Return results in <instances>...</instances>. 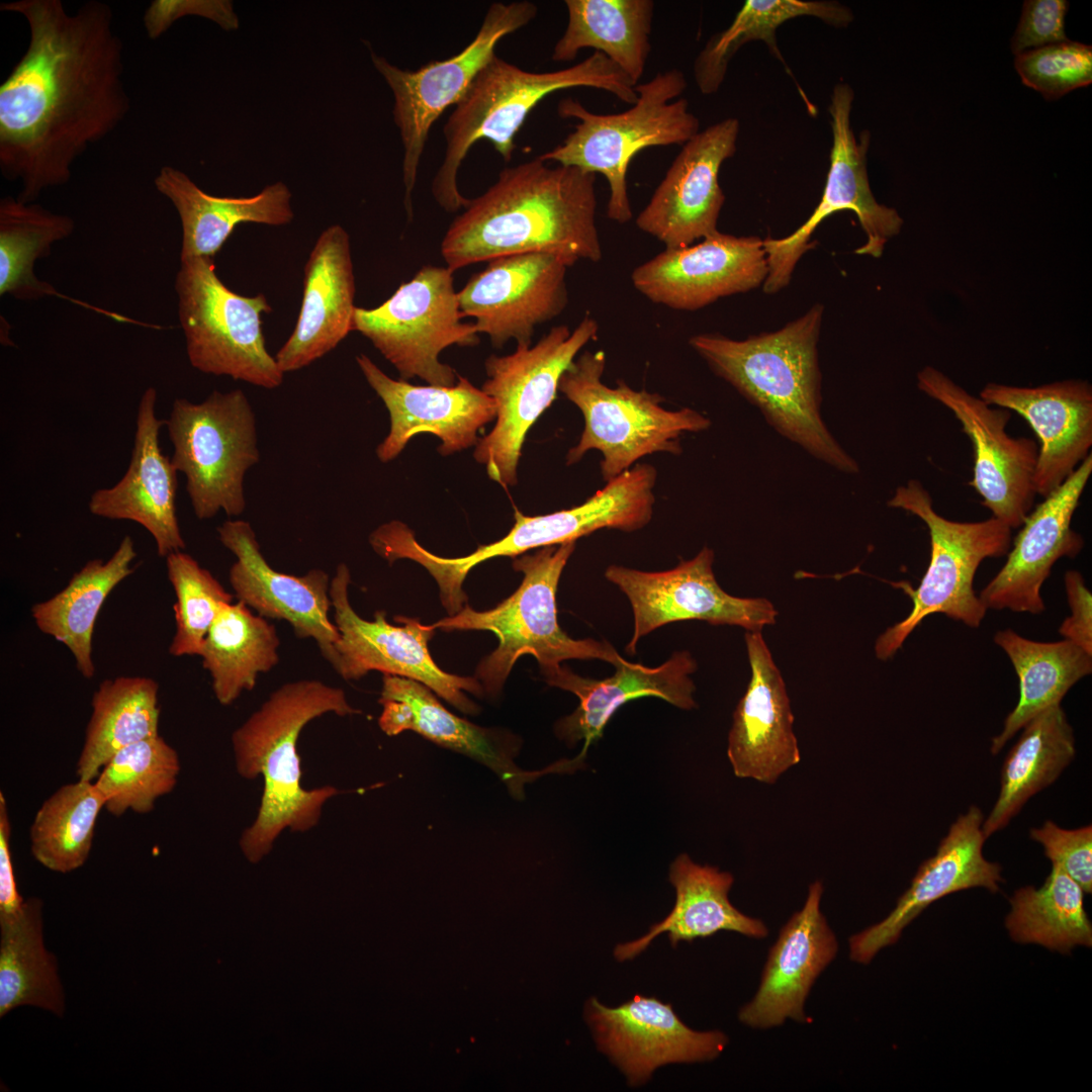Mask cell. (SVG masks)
<instances>
[{
    "mask_svg": "<svg viewBox=\"0 0 1092 1092\" xmlns=\"http://www.w3.org/2000/svg\"><path fill=\"white\" fill-rule=\"evenodd\" d=\"M135 557L132 538L124 536L109 559L89 560L64 588L31 608L38 630L70 650L85 678L96 671L92 640L98 614L112 589L134 571Z\"/></svg>",
    "mask_w": 1092,
    "mask_h": 1092,
    "instance_id": "obj_37",
    "label": "cell"
},
{
    "mask_svg": "<svg viewBox=\"0 0 1092 1092\" xmlns=\"http://www.w3.org/2000/svg\"><path fill=\"white\" fill-rule=\"evenodd\" d=\"M165 426L196 518L242 515L245 476L260 460L256 415L245 392L213 390L201 402L176 398Z\"/></svg>",
    "mask_w": 1092,
    "mask_h": 1092,
    "instance_id": "obj_10",
    "label": "cell"
},
{
    "mask_svg": "<svg viewBox=\"0 0 1092 1092\" xmlns=\"http://www.w3.org/2000/svg\"><path fill=\"white\" fill-rule=\"evenodd\" d=\"M853 97L848 84L834 86L829 105L833 138L830 166L819 204L789 236L762 239L767 262L762 289L767 294L789 285L798 261L813 248L810 239L814 231L836 211L852 210L859 220L867 240L854 251L857 255L881 257L887 242L901 231L903 219L897 210L880 204L871 190L867 171L871 134L863 131L857 141L853 133L850 124Z\"/></svg>",
    "mask_w": 1092,
    "mask_h": 1092,
    "instance_id": "obj_15",
    "label": "cell"
},
{
    "mask_svg": "<svg viewBox=\"0 0 1092 1092\" xmlns=\"http://www.w3.org/2000/svg\"><path fill=\"white\" fill-rule=\"evenodd\" d=\"M766 275L762 239L717 231L696 245L665 248L638 265L631 280L653 303L691 311L758 288Z\"/></svg>",
    "mask_w": 1092,
    "mask_h": 1092,
    "instance_id": "obj_20",
    "label": "cell"
},
{
    "mask_svg": "<svg viewBox=\"0 0 1092 1092\" xmlns=\"http://www.w3.org/2000/svg\"><path fill=\"white\" fill-rule=\"evenodd\" d=\"M154 185L178 212L182 228L180 261L213 258L241 223L279 226L294 217L291 192L281 181L250 197L215 196L203 191L185 172L164 166Z\"/></svg>",
    "mask_w": 1092,
    "mask_h": 1092,
    "instance_id": "obj_35",
    "label": "cell"
},
{
    "mask_svg": "<svg viewBox=\"0 0 1092 1092\" xmlns=\"http://www.w3.org/2000/svg\"><path fill=\"white\" fill-rule=\"evenodd\" d=\"M1022 728L1005 757L998 799L983 821L985 838L1004 828L1026 801L1053 784L1075 757L1073 728L1061 704L1042 711Z\"/></svg>",
    "mask_w": 1092,
    "mask_h": 1092,
    "instance_id": "obj_40",
    "label": "cell"
},
{
    "mask_svg": "<svg viewBox=\"0 0 1092 1092\" xmlns=\"http://www.w3.org/2000/svg\"><path fill=\"white\" fill-rule=\"evenodd\" d=\"M1092 473V454L1054 491L1028 513L1007 559L980 592L986 609L1041 614V587L1054 564L1075 558L1084 539L1071 527L1074 513Z\"/></svg>",
    "mask_w": 1092,
    "mask_h": 1092,
    "instance_id": "obj_23",
    "label": "cell"
},
{
    "mask_svg": "<svg viewBox=\"0 0 1092 1092\" xmlns=\"http://www.w3.org/2000/svg\"><path fill=\"white\" fill-rule=\"evenodd\" d=\"M76 775L94 781L118 750L159 735V685L146 676L106 678L94 692Z\"/></svg>",
    "mask_w": 1092,
    "mask_h": 1092,
    "instance_id": "obj_41",
    "label": "cell"
},
{
    "mask_svg": "<svg viewBox=\"0 0 1092 1092\" xmlns=\"http://www.w3.org/2000/svg\"><path fill=\"white\" fill-rule=\"evenodd\" d=\"M605 367L603 351H584L560 377L558 390L584 419L580 439L566 455L567 465L578 462L589 450H599L602 476L609 482L646 455L679 454L684 433L710 427V420L695 410H665L657 393L634 390L623 381L616 387L606 385L602 381Z\"/></svg>",
    "mask_w": 1092,
    "mask_h": 1092,
    "instance_id": "obj_9",
    "label": "cell"
},
{
    "mask_svg": "<svg viewBox=\"0 0 1092 1092\" xmlns=\"http://www.w3.org/2000/svg\"><path fill=\"white\" fill-rule=\"evenodd\" d=\"M888 506L923 521L930 537V559L916 589L901 583L913 607L905 619L877 638L875 653L881 660L891 658L930 615L942 614L978 628L987 609L975 594L976 572L985 559L1006 555L1012 544V529L994 517L979 522H956L939 515L928 490L916 479L898 486Z\"/></svg>",
    "mask_w": 1092,
    "mask_h": 1092,
    "instance_id": "obj_8",
    "label": "cell"
},
{
    "mask_svg": "<svg viewBox=\"0 0 1092 1092\" xmlns=\"http://www.w3.org/2000/svg\"><path fill=\"white\" fill-rule=\"evenodd\" d=\"M180 262L175 291L191 366L266 389L279 387L284 373L262 332L261 315L272 310L266 296L231 290L218 278L213 258Z\"/></svg>",
    "mask_w": 1092,
    "mask_h": 1092,
    "instance_id": "obj_11",
    "label": "cell"
},
{
    "mask_svg": "<svg viewBox=\"0 0 1092 1092\" xmlns=\"http://www.w3.org/2000/svg\"><path fill=\"white\" fill-rule=\"evenodd\" d=\"M167 575L173 586L175 634L171 655L200 656L205 637L222 609L233 603V595L191 555L173 552L166 558Z\"/></svg>",
    "mask_w": 1092,
    "mask_h": 1092,
    "instance_id": "obj_49",
    "label": "cell"
},
{
    "mask_svg": "<svg viewBox=\"0 0 1092 1092\" xmlns=\"http://www.w3.org/2000/svg\"><path fill=\"white\" fill-rule=\"evenodd\" d=\"M187 15L207 18L224 30L240 26L234 4L229 0H155L144 15L148 37L159 38L177 19Z\"/></svg>",
    "mask_w": 1092,
    "mask_h": 1092,
    "instance_id": "obj_53",
    "label": "cell"
},
{
    "mask_svg": "<svg viewBox=\"0 0 1092 1092\" xmlns=\"http://www.w3.org/2000/svg\"><path fill=\"white\" fill-rule=\"evenodd\" d=\"M29 31L19 61L0 85V170L34 202L67 184L76 161L125 119L130 99L123 43L109 4L88 0L68 12L61 0H14Z\"/></svg>",
    "mask_w": 1092,
    "mask_h": 1092,
    "instance_id": "obj_1",
    "label": "cell"
},
{
    "mask_svg": "<svg viewBox=\"0 0 1092 1092\" xmlns=\"http://www.w3.org/2000/svg\"><path fill=\"white\" fill-rule=\"evenodd\" d=\"M424 684L384 674L378 700L382 713L378 724L389 736L414 731L434 743L465 754L489 767L512 796H524V786L539 776L561 770L555 763L541 771H527L515 763L517 738L507 731L472 724L449 712Z\"/></svg>",
    "mask_w": 1092,
    "mask_h": 1092,
    "instance_id": "obj_31",
    "label": "cell"
},
{
    "mask_svg": "<svg viewBox=\"0 0 1092 1092\" xmlns=\"http://www.w3.org/2000/svg\"><path fill=\"white\" fill-rule=\"evenodd\" d=\"M105 801L93 781L78 779L56 790L40 805L29 828L36 861L57 873H70L87 860Z\"/></svg>",
    "mask_w": 1092,
    "mask_h": 1092,
    "instance_id": "obj_47",
    "label": "cell"
},
{
    "mask_svg": "<svg viewBox=\"0 0 1092 1092\" xmlns=\"http://www.w3.org/2000/svg\"><path fill=\"white\" fill-rule=\"evenodd\" d=\"M453 273L447 266L425 265L380 305L355 308L352 330L367 338L402 380L419 377L452 386L458 373L441 362L440 354L454 345L479 344L474 324L462 322Z\"/></svg>",
    "mask_w": 1092,
    "mask_h": 1092,
    "instance_id": "obj_12",
    "label": "cell"
},
{
    "mask_svg": "<svg viewBox=\"0 0 1092 1092\" xmlns=\"http://www.w3.org/2000/svg\"><path fill=\"white\" fill-rule=\"evenodd\" d=\"M669 880L676 892L673 909L639 939L618 944V961L635 958L657 935L667 932L672 945L714 935L720 930L735 931L752 938H764L768 930L763 921L749 917L735 908L728 893L734 879L715 867L700 866L682 853L670 866Z\"/></svg>",
    "mask_w": 1092,
    "mask_h": 1092,
    "instance_id": "obj_36",
    "label": "cell"
},
{
    "mask_svg": "<svg viewBox=\"0 0 1092 1092\" xmlns=\"http://www.w3.org/2000/svg\"><path fill=\"white\" fill-rule=\"evenodd\" d=\"M1064 584L1071 614L1059 627V634L1092 655V595L1078 570H1068Z\"/></svg>",
    "mask_w": 1092,
    "mask_h": 1092,
    "instance_id": "obj_54",
    "label": "cell"
},
{
    "mask_svg": "<svg viewBox=\"0 0 1092 1092\" xmlns=\"http://www.w3.org/2000/svg\"><path fill=\"white\" fill-rule=\"evenodd\" d=\"M536 15L537 6L531 1L492 3L478 32L461 52L417 70L400 69L371 53L375 69L393 95V120L403 148V205L410 221L418 171L433 124L461 99L479 70L495 55L500 39L526 26Z\"/></svg>",
    "mask_w": 1092,
    "mask_h": 1092,
    "instance_id": "obj_14",
    "label": "cell"
},
{
    "mask_svg": "<svg viewBox=\"0 0 1092 1092\" xmlns=\"http://www.w3.org/2000/svg\"><path fill=\"white\" fill-rule=\"evenodd\" d=\"M1030 838L1042 845L1045 856L1058 864L1084 891L1092 892V827L1064 829L1051 820L1031 828Z\"/></svg>",
    "mask_w": 1092,
    "mask_h": 1092,
    "instance_id": "obj_51",
    "label": "cell"
},
{
    "mask_svg": "<svg viewBox=\"0 0 1092 1092\" xmlns=\"http://www.w3.org/2000/svg\"><path fill=\"white\" fill-rule=\"evenodd\" d=\"M586 1018L599 1049L632 1086L646 1082L663 1065L712 1061L728 1043L722 1031L691 1029L670 1004L654 997L637 995L615 1008L592 998Z\"/></svg>",
    "mask_w": 1092,
    "mask_h": 1092,
    "instance_id": "obj_25",
    "label": "cell"
},
{
    "mask_svg": "<svg viewBox=\"0 0 1092 1092\" xmlns=\"http://www.w3.org/2000/svg\"><path fill=\"white\" fill-rule=\"evenodd\" d=\"M279 645L276 628L266 618L253 614L241 601L225 606L200 654L218 703L231 705L244 691L253 690L258 675L278 663Z\"/></svg>",
    "mask_w": 1092,
    "mask_h": 1092,
    "instance_id": "obj_42",
    "label": "cell"
},
{
    "mask_svg": "<svg viewBox=\"0 0 1092 1092\" xmlns=\"http://www.w3.org/2000/svg\"><path fill=\"white\" fill-rule=\"evenodd\" d=\"M303 272L294 330L275 355L284 374L324 357L353 331L355 276L350 238L341 225L333 224L320 235Z\"/></svg>",
    "mask_w": 1092,
    "mask_h": 1092,
    "instance_id": "obj_34",
    "label": "cell"
},
{
    "mask_svg": "<svg viewBox=\"0 0 1092 1092\" xmlns=\"http://www.w3.org/2000/svg\"><path fill=\"white\" fill-rule=\"evenodd\" d=\"M714 552L704 547L694 558L664 571H642L610 565L606 578L629 600L634 615L633 635L626 651L634 654L639 640L669 623L702 620L760 632L778 615L765 598H739L726 593L713 571Z\"/></svg>",
    "mask_w": 1092,
    "mask_h": 1092,
    "instance_id": "obj_18",
    "label": "cell"
},
{
    "mask_svg": "<svg viewBox=\"0 0 1092 1092\" xmlns=\"http://www.w3.org/2000/svg\"><path fill=\"white\" fill-rule=\"evenodd\" d=\"M356 362L389 413V433L376 448L381 462L396 458L414 436L425 432L441 440L442 455L462 451L476 445L479 430L496 417L493 398L459 374L452 386L415 385L389 377L365 354Z\"/></svg>",
    "mask_w": 1092,
    "mask_h": 1092,
    "instance_id": "obj_24",
    "label": "cell"
},
{
    "mask_svg": "<svg viewBox=\"0 0 1092 1092\" xmlns=\"http://www.w3.org/2000/svg\"><path fill=\"white\" fill-rule=\"evenodd\" d=\"M74 219L34 202L5 196L0 200V294L32 300L55 293L34 274L37 260L54 244L70 237Z\"/></svg>",
    "mask_w": 1092,
    "mask_h": 1092,
    "instance_id": "obj_45",
    "label": "cell"
},
{
    "mask_svg": "<svg viewBox=\"0 0 1092 1092\" xmlns=\"http://www.w3.org/2000/svg\"><path fill=\"white\" fill-rule=\"evenodd\" d=\"M655 481L652 465L637 464L579 506L540 516H527L515 509L511 531L500 540L476 548L470 560L478 565L498 556L515 558L531 549L576 542L605 528L639 530L651 520Z\"/></svg>",
    "mask_w": 1092,
    "mask_h": 1092,
    "instance_id": "obj_32",
    "label": "cell"
},
{
    "mask_svg": "<svg viewBox=\"0 0 1092 1092\" xmlns=\"http://www.w3.org/2000/svg\"><path fill=\"white\" fill-rule=\"evenodd\" d=\"M24 1005L58 1016L65 1010L57 961L43 942L38 898L25 900L15 916L0 920V1017Z\"/></svg>",
    "mask_w": 1092,
    "mask_h": 1092,
    "instance_id": "obj_43",
    "label": "cell"
},
{
    "mask_svg": "<svg viewBox=\"0 0 1092 1092\" xmlns=\"http://www.w3.org/2000/svg\"><path fill=\"white\" fill-rule=\"evenodd\" d=\"M994 642L1010 659L1019 681L1018 703L991 740L996 755L1026 723L1061 704L1068 691L1092 672V655L1069 640L1034 641L1010 628L997 631Z\"/></svg>",
    "mask_w": 1092,
    "mask_h": 1092,
    "instance_id": "obj_39",
    "label": "cell"
},
{
    "mask_svg": "<svg viewBox=\"0 0 1092 1092\" xmlns=\"http://www.w3.org/2000/svg\"><path fill=\"white\" fill-rule=\"evenodd\" d=\"M1006 928L1020 943H1036L1069 953L1076 945H1092V924L1084 908V891L1058 864L1038 889L1026 886L1010 898Z\"/></svg>",
    "mask_w": 1092,
    "mask_h": 1092,
    "instance_id": "obj_46",
    "label": "cell"
},
{
    "mask_svg": "<svg viewBox=\"0 0 1092 1092\" xmlns=\"http://www.w3.org/2000/svg\"><path fill=\"white\" fill-rule=\"evenodd\" d=\"M751 669L737 704L727 754L736 777L774 784L801 759L784 678L760 632L745 633Z\"/></svg>",
    "mask_w": 1092,
    "mask_h": 1092,
    "instance_id": "obj_30",
    "label": "cell"
},
{
    "mask_svg": "<svg viewBox=\"0 0 1092 1092\" xmlns=\"http://www.w3.org/2000/svg\"><path fill=\"white\" fill-rule=\"evenodd\" d=\"M566 28L552 52L554 62L574 60L592 48L618 66L636 86L650 54L655 4L651 0H566Z\"/></svg>",
    "mask_w": 1092,
    "mask_h": 1092,
    "instance_id": "obj_38",
    "label": "cell"
},
{
    "mask_svg": "<svg viewBox=\"0 0 1092 1092\" xmlns=\"http://www.w3.org/2000/svg\"><path fill=\"white\" fill-rule=\"evenodd\" d=\"M799 16H814L838 28L853 20L851 10L836 1L747 0L731 24L711 36L696 58L694 77L700 91L705 95L716 93L731 59L749 41H764L770 53L784 62L776 31L784 22Z\"/></svg>",
    "mask_w": 1092,
    "mask_h": 1092,
    "instance_id": "obj_44",
    "label": "cell"
},
{
    "mask_svg": "<svg viewBox=\"0 0 1092 1092\" xmlns=\"http://www.w3.org/2000/svg\"><path fill=\"white\" fill-rule=\"evenodd\" d=\"M686 88L682 72L671 69L637 84L635 103L621 113L597 114L578 100L564 98L558 114L577 123L562 144L539 158L603 175L610 189L607 216L626 223L633 216L626 176L634 156L649 147L685 145L699 132L700 121L689 101L677 99Z\"/></svg>",
    "mask_w": 1092,
    "mask_h": 1092,
    "instance_id": "obj_7",
    "label": "cell"
},
{
    "mask_svg": "<svg viewBox=\"0 0 1092 1092\" xmlns=\"http://www.w3.org/2000/svg\"><path fill=\"white\" fill-rule=\"evenodd\" d=\"M217 533L221 544L237 557L229 579L239 601L266 619L288 622L298 639H313L335 668L340 633L329 618L333 608L329 574L320 568L300 576L275 570L247 521L226 520Z\"/></svg>",
    "mask_w": 1092,
    "mask_h": 1092,
    "instance_id": "obj_22",
    "label": "cell"
},
{
    "mask_svg": "<svg viewBox=\"0 0 1092 1092\" xmlns=\"http://www.w3.org/2000/svg\"><path fill=\"white\" fill-rule=\"evenodd\" d=\"M614 667V674L603 679L580 676L562 665L541 672L549 686L570 692L579 700L578 707L556 723L555 732L569 746L583 740L581 757L602 736L615 712L631 700L655 697L684 710L697 706L693 698L696 688L691 678L697 663L688 651L674 652L656 667L629 662L623 657Z\"/></svg>",
    "mask_w": 1092,
    "mask_h": 1092,
    "instance_id": "obj_33",
    "label": "cell"
},
{
    "mask_svg": "<svg viewBox=\"0 0 1092 1092\" xmlns=\"http://www.w3.org/2000/svg\"><path fill=\"white\" fill-rule=\"evenodd\" d=\"M179 772L177 751L157 735L118 750L93 782L113 816L146 814L174 790Z\"/></svg>",
    "mask_w": 1092,
    "mask_h": 1092,
    "instance_id": "obj_48",
    "label": "cell"
},
{
    "mask_svg": "<svg viewBox=\"0 0 1092 1092\" xmlns=\"http://www.w3.org/2000/svg\"><path fill=\"white\" fill-rule=\"evenodd\" d=\"M574 549L575 542H567L515 557L513 567L523 573V579L513 595L490 610L480 612L464 606L457 614L433 624L445 632L477 630L497 636V647L483 657L475 671L483 692L490 697L500 693L523 655L534 656L540 672L568 659H600L615 665L622 658L608 641L573 639L559 626L556 594Z\"/></svg>",
    "mask_w": 1092,
    "mask_h": 1092,
    "instance_id": "obj_6",
    "label": "cell"
},
{
    "mask_svg": "<svg viewBox=\"0 0 1092 1092\" xmlns=\"http://www.w3.org/2000/svg\"><path fill=\"white\" fill-rule=\"evenodd\" d=\"M327 713H361L343 690L317 679L287 682L276 691L232 735L238 772L252 780L262 776L264 790L254 823L240 840L246 857L257 862L286 828L306 831L316 825L323 806L339 791L332 786L301 787L297 740L304 726Z\"/></svg>",
    "mask_w": 1092,
    "mask_h": 1092,
    "instance_id": "obj_4",
    "label": "cell"
},
{
    "mask_svg": "<svg viewBox=\"0 0 1092 1092\" xmlns=\"http://www.w3.org/2000/svg\"><path fill=\"white\" fill-rule=\"evenodd\" d=\"M1022 83L1044 99L1057 100L1092 82V47L1067 40L1015 56Z\"/></svg>",
    "mask_w": 1092,
    "mask_h": 1092,
    "instance_id": "obj_50",
    "label": "cell"
},
{
    "mask_svg": "<svg viewBox=\"0 0 1092 1092\" xmlns=\"http://www.w3.org/2000/svg\"><path fill=\"white\" fill-rule=\"evenodd\" d=\"M351 574L341 563L331 579L330 596L334 623L340 633L336 644L338 672L346 680H357L369 671L397 675L420 681L459 711L475 715L479 708L464 692L481 696L483 688L474 676H460L441 669L433 660L428 643L435 634L432 625L418 618L396 616L401 626L386 621L378 611L373 621L361 618L349 601Z\"/></svg>",
    "mask_w": 1092,
    "mask_h": 1092,
    "instance_id": "obj_16",
    "label": "cell"
},
{
    "mask_svg": "<svg viewBox=\"0 0 1092 1092\" xmlns=\"http://www.w3.org/2000/svg\"><path fill=\"white\" fill-rule=\"evenodd\" d=\"M157 396L152 386L142 394L127 470L114 485L95 490L88 508L96 517L144 527L152 535L159 556L166 558L183 551L186 544L176 512L178 471L163 454L159 441L165 421L156 415Z\"/></svg>",
    "mask_w": 1092,
    "mask_h": 1092,
    "instance_id": "obj_28",
    "label": "cell"
},
{
    "mask_svg": "<svg viewBox=\"0 0 1092 1092\" xmlns=\"http://www.w3.org/2000/svg\"><path fill=\"white\" fill-rule=\"evenodd\" d=\"M546 163L537 157L506 167L485 192L469 199L441 243L450 270L527 253L554 255L568 267L602 259L596 175Z\"/></svg>",
    "mask_w": 1092,
    "mask_h": 1092,
    "instance_id": "obj_2",
    "label": "cell"
},
{
    "mask_svg": "<svg viewBox=\"0 0 1092 1092\" xmlns=\"http://www.w3.org/2000/svg\"><path fill=\"white\" fill-rule=\"evenodd\" d=\"M823 885L809 886L804 906L782 927L769 949L754 997L738 1013L752 1028L767 1029L787 1019L810 1023L807 997L838 951V941L820 909Z\"/></svg>",
    "mask_w": 1092,
    "mask_h": 1092,
    "instance_id": "obj_27",
    "label": "cell"
},
{
    "mask_svg": "<svg viewBox=\"0 0 1092 1092\" xmlns=\"http://www.w3.org/2000/svg\"><path fill=\"white\" fill-rule=\"evenodd\" d=\"M989 405L1022 417L1038 441L1033 484L1042 497L1058 488L1092 447V387L1068 379L1034 387L990 382L980 391Z\"/></svg>",
    "mask_w": 1092,
    "mask_h": 1092,
    "instance_id": "obj_29",
    "label": "cell"
},
{
    "mask_svg": "<svg viewBox=\"0 0 1092 1092\" xmlns=\"http://www.w3.org/2000/svg\"><path fill=\"white\" fill-rule=\"evenodd\" d=\"M567 268L562 259L544 253L493 258L457 292L461 315L473 318L493 348L511 340L529 346L536 328L568 304Z\"/></svg>",
    "mask_w": 1092,
    "mask_h": 1092,
    "instance_id": "obj_19",
    "label": "cell"
},
{
    "mask_svg": "<svg viewBox=\"0 0 1092 1092\" xmlns=\"http://www.w3.org/2000/svg\"><path fill=\"white\" fill-rule=\"evenodd\" d=\"M574 87L601 89L629 104L637 99L629 77L599 52L569 68L543 73L523 70L495 54L476 74L444 125L445 153L431 188L440 207L456 212L468 203L458 188L457 175L475 143L487 140L506 162L511 161L515 135L530 111L546 96Z\"/></svg>",
    "mask_w": 1092,
    "mask_h": 1092,
    "instance_id": "obj_5",
    "label": "cell"
},
{
    "mask_svg": "<svg viewBox=\"0 0 1092 1092\" xmlns=\"http://www.w3.org/2000/svg\"><path fill=\"white\" fill-rule=\"evenodd\" d=\"M917 386L947 407L970 438L974 448L970 485L981 495L983 506L1010 529L1019 528L1036 495L1037 444L1006 432L1010 411L991 407L932 366L917 373Z\"/></svg>",
    "mask_w": 1092,
    "mask_h": 1092,
    "instance_id": "obj_17",
    "label": "cell"
},
{
    "mask_svg": "<svg viewBox=\"0 0 1092 1092\" xmlns=\"http://www.w3.org/2000/svg\"><path fill=\"white\" fill-rule=\"evenodd\" d=\"M599 325L584 315L574 330L555 326L534 345H520L484 363L481 389L496 404L495 425L474 450L490 479L504 488L518 482L522 446L530 428L556 397L561 375L582 348L597 340Z\"/></svg>",
    "mask_w": 1092,
    "mask_h": 1092,
    "instance_id": "obj_13",
    "label": "cell"
},
{
    "mask_svg": "<svg viewBox=\"0 0 1092 1092\" xmlns=\"http://www.w3.org/2000/svg\"><path fill=\"white\" fill-rule=\"evenodd\" d=\"M823 305L782 329L734 340L700 334L690 346L714 373L756 405L782 436L815 458L846 472L858 465L838 444L821 417V371L817 344Z\"/></svg>",
    "mask_w": 1092,
    "mask_h": 1092,
    "instance_id": "obj_3",
    "label": "cell"
},
{
    "mask_svg": "<svg viewBox=\"0 0 1092 1092\" xmlns=\"http://www.w3.org/2000/svg\"><path fill=\"white\" fill-rule=\"evenodd\" d=\"M984 817L977 806L958 817L941 839L935 854L918 868L910 887L891 913L877 924L849 937V958L869 964L884 947L898 941L902 931L924 909L949 894L983 887L999 891L1001 867L983 855Z\"/></svg>",
    "mask_w": 1092,
    "mask_h": 1092,
    "instance_id": "obj_26",
    "label": "cell"
},
{
    "mask_svg": "<svg viewBox=\"0 0 1092 1092\" xmlns=\"http://www.w3.org/2000/svg\"><path fill=\"white\" fill-rule=\"evenodd\" d=\"M25 900L20 896L12 860L11 823L7 801L0 793V920L16 915Z\"/></svg>",
    "mask_w": 1092,
    "mask_h": 1092,
    "instance_id": "obj_55",
    "label": "cell"
},
{
    "mask_svg": "<svg viewBox=\"0 0 1092 1092\" xmlns=\"http://www.w3.org/2000/svg\"><path fill=\"white\" fill-rule=\"evenodd\" d=\"M739 129L738 119L728 117L699 131L682 145L637 215V228L665 248L690 246L716 233L725 201L719 171L736 152Z\"/></svg>",
    "mask_w": 1092,
    "mask_h": 1092,
    "instance_id": "obj_21",
    "label": "cell"
},
{
    "mask_svg": "<svg viewBox=\"0 0 1092 1092\" xmlns=\"http://www.w3.org/2000/svg\"><path fill=\"white\" fill-rule=\"evenodd\" d=\"M1066 0H1026L1011 38V51L1023 52L1069 40L1065 32Z\"/></svg>",
    "mask_w": 1092,
    "mask_h": 1092,
    "instance_id": "obj_52",
    "label": "cell"
}]
</instances>
